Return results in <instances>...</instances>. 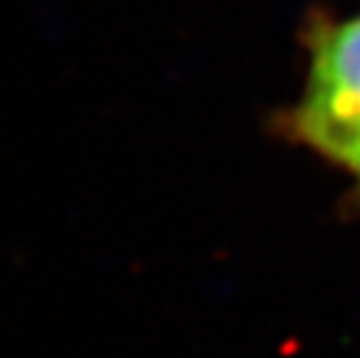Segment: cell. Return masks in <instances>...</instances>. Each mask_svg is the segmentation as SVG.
Masks as SVG:
<instances>
[{"mask_svg": "<svg viewBox=\"0 0 360 358\" xmlns=\"http://www.w3.org/2000/svg\"><path fill=\"white\" fill-rule=\"evenodd\" d=\"M288 128L351 174L360 170V17L311 35L307 89Z\"/></svg>", "mask_w": 360, "mask_h": 358, "instance_id": "6da1fadb", "label": "cell"}, {"mask_svg": "<svg viewBox=\"0 0 360 358\" xmlns=\"http://www.w3.org/2000/svg\"><path fill=\"white\" fill-rule=\"evenodd\" d=\"M354 177H356V179H360V170H358V172L354 174Z\"/></svg>", "mask_w": 360, "mask_h": 358, "instance_id": "7a4b0ae2", "label": "cell"}]
</instances>
